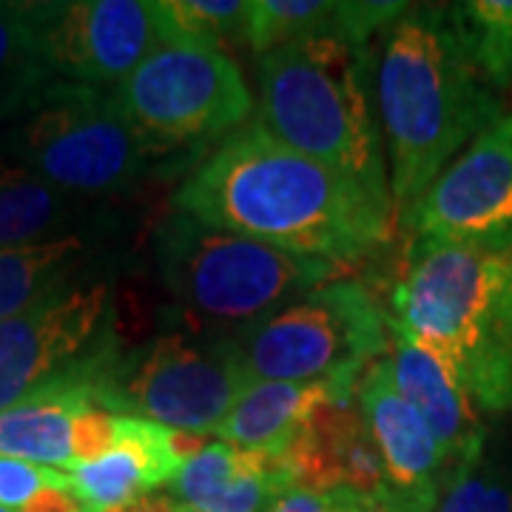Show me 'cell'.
I'll return each mask as SVG.
<instances>
[{
	"mask_svg": "<svg viewBox=\"0 0 512 512\" xmlns=\"http://www.w3.org/2000/svg\"><path fill=\"white\" fill-rule=\"evenodd\" d=\"M92 251L89 234L0 248V322L74 282L80 268L92 259Z\"/></svg>",
	"mask_w": 512,
	"mask_h": 512,
	"instance_id": "ffe728a7",
	"label": "cell"
},
{
	"mask_svg": "<svg viewBox=\"0 0 512 512\" xmlns=\"http://www.w3.org/2000/svg\"><path fill=\"white\" fill-rule=\"evenodd\" d=\"M402 222L419 239L512 256V114L484 128L410 205Z\"/></svg>",
	"mask_w": 512,
	"mask_h": 512,
	"instance_id": "8fae6325",
	"label": "cell"
},
{
	"mask_svg": "<svg viewBox=\"0 0 512 512\" xmlns=\"http://www.w3.org/2000/svg\"><path fill=\"white\" fill-rule=\"evenodd\" d=\"M111 100L148 140L188 157L222 143L254 109L234 57L188 46L157 49L111 89Z\"/></svg>",
	"mask_w": 512,
	"mask_h": 512,
	"instance_id": "9c48e42d",
	"label": "cell"
},
{
	"mask_svg": "<svg viewBox=\"0 0 512 512\" xmlns=\"http://www.w3.org/2000/svg\"><path fill=\"white\" fill-rule=\"evenodd\" d=\"M49 487H69V476L20 458L0 456V507L20 512L37 493Z\"/></svg>",
	"mask_w": 512,
	"mask_h": 512,
	"instance_id": "d4e9b609",
	"label": "cell"
},
{
	"mask_svg": "<svg viewBox=\"0 0 512 512\" xmlns=\"http://www.w3.org/2000/svg\"><path fill=\"white\" fill-rule=\"evenodd\" d=\"M390 319L362 282L339 279L239 330L254 382H328L356 390L387 356Z\"/></svg>",
	"mask_w": 512,
	"mask_h": 512,
	"instance_id": "ba28073f",
	"label": "cell"
},
{
	"mask_svg": "<svg viewBox=\"0 0 512 512\" xmlns=\"http://www.w3.org/2000/svg\"><path fill=\"white\" fill-rule=\"evenodd\" d=\"M86 222H92V200L43 183L20 165L0 168V248L86 234Z\"/></svg>",
	"mask_w": 512,
	"mask_h": 512,
	"instance_id": "d6986e66",
	"label": "cell"
},
{
	"mask_svg": "<svg viewBox=\"0 0 512 512\" xmlns=\"http://www.w3.org/2000/svg\"><path fill=\"white\" fill-rule=\"evenodd\" d=\"M356 402L384 458L387 481L407 493L436 495L447 490L450 470L419 410L396 387L390 353L367 367L356 384Z\"/></svg>",
	"mask_w": 512,
	"mask_h": 512,
	"instance_id": "5bb4252c",
	"label": "cell"
},
{
	"mask_svg": "<svg viewBox=\"0 0 512 512\" xmlns=\"http://www.w3.org/2000/svg\"><path fill=\"white\" fill-rule=\"evenodd\" d=\"M353 396L356 390L328 382H256L214 430V439L268 456H288L316 407Z\"/></svg>",
	"mask_w": 512,
	"mask_h": 512,
	"instance_id": "ac0fdd59",
	"label": "cell"
},
{
	"mask_svg": "<svg viewBox=\"0 0 512 512\" xmlns=\"http://www.w3.org/2000/svg\"><path fill=\"white\" fill-rule=\"evenodd\" d=\"M208 441L154 421L126 416L120 441L106 456L74 467L69 490L89 512H114L171 484L188 458Z\"/></svg>",
	"mask_w": 512,
	"mask_h": 512,
	"instance_id": "4fadbf2b",
	"label": "cell"
},
{
	"mask_svg": "<svg viewBox=\"0 0 512 512\" xmlns=\"http://www.w3.org/2000/svg\"><path fill=\"white\" fill-rule=\"evenodd\" d=\"M390 336V367L396 387L430 427L453 481L458 470L484 456V424L478 421V407L433 353H427L404 333L390 330Z\"/></svg>",
	"mask_w": 512,
	"mask_h": 512,
	"instance_id": "2e32d148",
	"label": "cell"
},
{
	"mask_svg": "<svg viewBox=\"0 0 512 512\" xmlns=\"http://www.w3.org/2000/svg\"><path fill=\"white\" fill-rule=\"evenodd\" d=\"M373 92L396 220L484 128L504 117L461 46L450 3L407 6L384 29Z\"/></svg>",
	"mask_w": 512,
	"mask_h": 512,
	"instance_id": "7a4b0ae2",
	"label": "cell"
},
{
	"mask_svg": "<svg viewBox=\"0 0 512 512\" xmlns=\"http://www.w3.org/2000/svg\"><path fill=\"white\" fill-rule=\"evenodd\" d=\"M171 208L211 228L333 265L362 262L393 237L384 211L348 177L276 140L237 128L188 171Z\"/></svg>",
	"mask_w": 512,
	"mask_h": 512,
	"instance_id": "6da1fadb",
	"label": "cell"
},
{
	"mask_svg": "<svg viewBox=\"0 0 512 512\" xmlns=\"http://www.w3.org/2000/svg\"><path fill=\"white\" fill-rule=\"evenodd\" d=\"M20 512H89L69 487H49L37 493Z\"/></svg>",
	"mask_w": 512,
	"mask_h": 512,
	"instance_id": "4316f807",
	"label": "cell"
},
{
	"mask_svg": "<svg viewBox=\"0 0 512 512\" xmlns=\"http://www.w3.org/2000/svg\"><path fill=\"white\" fill-rule=\"evenodd\" d=\"M285 458L291 461L296 484L319 493H373L390 484L379 444L356 396L316 407Z\"/></svg>",
	"mask_w": 512,
	"mask_h": 512,
	"instance_id": "9a60e30c",
	"label": "cell"
},
{
	"mask_svg": "<svg viewBox=\"0 0 512 512\" xmlns=\"http://www.w3.org/2000/svg\"><path fill=\"white\" fill-rule=\"evenodd\" d=\"M168 512H205V510H194V507H188V504H183V501H177V498H174V504H171V510Z\"/></svg>",
	"mask_w": 512,
	"mask_h": 512,
	"instance_id": "f1b7e54d",
	"label": "cell"
},
{
	"mask_svg": "<svg viewBox=\"0 0 512 512\" xmlns=\"http://www.w3.org/2000/svg\"><path fill=\"white\" fill-rule=\"evenodd\" d=\"M106 365L46 384L18 404L0 410V456L72 473L74 430L80 416L97 404L94 384Z\"/></svg>",
	"mask_w": 512,
	"mask_h": 512,
	"instance_id": "e0dca14e",
	"label": "cell"
},
{
	"mask_svg": "<svg viewBox=\"0 0 512 512\" xmlns=\"http://www.w3.org/2000/svg\"><path fill=\"white\" fill-rule=\"evenodd\" d=\"M436 512H512V478L481 456L453 476Z\"/></svg>",
	"mask_w": 512,
	"mask_h": 512,
	"instance_id": "cb8c5ba5",
	"label": "cell"
},
{
	"mask_svg": "<svg viewBox=\"0 0 512 512\" xmlns=\"http://www.w3.org/2000/svg\"><path fill=\"white\" fill-rule=\"evenodd\" d=\"M157 29L163 46H188L228 55L251 46L254 0H157Z\"/></svg>",
	"mask_w": 512,
	"mask_h": 512,
	"instance_id": "44dd1931",
	"label": "cell"
},
{
	"mask_svg": "<svg viewBox=\"0 0 512 512\" xmlns=\"http://www.w3.org/2000/svg\"><path fill=\"white\" fill-rule=\"evenodd\" d=\"M111 282H69L0 322V410L117 353Z\"/></svg>",
	"mask_w": 512,
	"mask_h": 512,
	"instance_id": "30bf717a",
	"label": "cell"
},
{
	"mask_svg": "<svg viewBox=\"0 0 512 512\" xmlns=\"http://www.w3.org/2000/svg\"><path fill=\"white\" fill-rule=\"evenodd\" d=\"M37 52L55 83L111 92L163 49L154 0L32 3Z\"/></svg>",
	"mask_w": 512,
	"mask_h": 512,
	"instance_id": "7c38bea8",
	"label": "cell"
},
{
	"mask_svg": "<svg viewBox=\"0 0 512 512\" xmlns=\"http://www.w3.org/2000/svg\"><path fill=\"white\" fill-rule=\"evenodd\" d=\"M274 512H328V495L296 484L276 501Z\"/></svg>",
	"mask_w": 512,
	"mask_h": 512,
	"instance_id": "83f0119b",
	"label": "cell"
},
{
	"mask_svg": "<svg viewBox=\"0 0 512 512\" xmlns=\"http://www.w3.org/2000/svg\"><path fill=\"white\" fill-rule=\"evenodd\" d=\"M373 74L370 46L345 37H305L279 46L259 55L256 123L396 214Z\"/></svg>",
	"mask_w": 512,
	"mask_h": 512,
	"instance_id": "277c9868",
	"label": "cell"
},
{
	"mask_svg": "<svg viewBox=\"0 0 512 512\" xmlns=\"http://www.w3.org/2000/svg\"><path fill=\"white\" fill-rule=\"evenodd\" d=\"M507 319H510V330H512V271H510V288H507Z\"/></svg>",
	"mask_w": 512,
	"mask_h": 512,
	"instance_id": "f546056e",
	"label": "cell"
},
{
	"mask_svg": "<svg viewBox=\"0 0 512 512\" xmlns=\"http://www.w3.org/2000/svg\"><path fill=\"white\" fill-rule=\"evenodd\" d=\"M512 256L413 239L390 293V330L433 353L484 413L512 410Z\"/></svg>",
	"mask_w": 512,
	"mask_h": 512,
	"instance_id": "3957f363",
	"label": "cell"
},
{
	"mask_svg": "<svg viewBox=\"0 0 512 512\" xmlns=\"http://www.w3.org/2000/svg\"><path fill=\"white\" fill-rule=\"evenodd\" d=\"M256 384L237 336L171 330L131 350H117L97 376L100 407L183 433H214Z\"/></svg>",
	"mask_w": 512,
	"mask_h": 512,
	"instance_id": "52a82bcc",
	"label": "cell"
},
{
	"mask_svg": "<svg viewBox=\"0 0 512 512\" xmlns=\"http://www.w3.org/2000/svg\"><path fill=\"white\" fill-rule=\"evenodd\" d=\"M461 46L490 89L512 86V0L450 3Z\"/></svg>",
	"mask_w": 512,
	"mask_h": 512,
	"instance_id": "603a6c76",
	"label": "cell"
},
{
	"mask_svg": "<svg viewBox=\"0 0 512 512\" xmlns=\"http://www.w3.org/2000/svg\"><path fill=\"white\" fill-rule=\"evenodd\" d=\"M441 498L424 493H407L393 484H384L382 490L362 493L353 512H436Z\"/></svg>",
	"mask_w": 512,
	"mask_h": 512,
	"instance_id": "484cf974",
	"label": "cell"
},
{
	"mask_svg": "<svg viewBox=\"0 0 512 512\" xmlns=\"http://www.w3.org/2000/svg\"><path fill=\"white\" fill-rule=\"evenodd\" d=\"M165 291L202 325L251 328L268 313L328 285L339 265L296 256L171 211L154 237Z\"/></svg>",
	"mask_w": 512,
	"mask_h": 512,
	"instance_id": "8992f818",
	"label": "cell"
},
{
	"mask_svg": "<svg viewBox=\"0 0 512 512\" xmlns=\"http://www.w3.org/2000/svg\"><path fill=\"white\" fill-rule=\"evenodd\" d=\"M0 512H12V510H6V507H0Z\"/></svg>",
	"mask_w": 512,
	"mask_h": 512,
	"instance_id": "4dcf8cb0",
	"label": "cell"
},
{
	"mask_svg": "<svg viewBox=\"0 0 512 512\" xmlns=\"http://www.w3.org/2000/svg\"><path fill=\"white\" fill-rule=\"evenodd\" d=\"M52 83L37 52L32 3L0 0V120H18Z\"/></svg>",
	"mask_w": 512,
	"mask_h": 512,
	"instance_id": "7402d4cb",
	"label": "cell"
},
{
	"mask_svg": "<svg viewBox=\"0 0 512 512\" xmlns=\"http://www.w3.org/2000/svg\"><path fill=\"white\" fill-rule=\"evenodd\" d=\"M0 157L80 200L128 194L200 163L148 140L123 117L111 92L72 83H52L12 120Z\"/></svg>",
	"mask_w": 512,
	"mask_h": 512,
	"instance_id": "5b68a950",
	"label": "cell"
}]
</instances>
